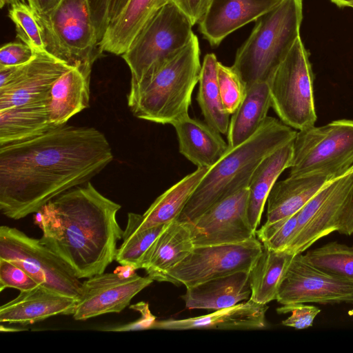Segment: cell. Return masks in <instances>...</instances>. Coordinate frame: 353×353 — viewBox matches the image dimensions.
<instances>
[{
    "instance_id": "1",
    "label": "cell",
    "mask_w": 353,
    "mask_h": 353,
    "mask_svg": "<svg viewBox=\"0 0 353 353\" xmlns=\"http://www.w3.org/2000/svg\"><path fill=\"white\" fill-rule=\"evenodd\" d=\"M113 159L101 131L68 125L0 145V210L19 220L82 184Z\"/></svg>"
},
{
    "instance_id": "2",
    "label": "cell",
    "mask_w": 353,
    "mask_h": 353,
    "mask_svg": "<svg viewBox=\"0 0 353 353\" xmlns=\"http://www.w3.org/2000/svg\"><path fill=\"white\" fill-rule=\"evenodd\" d=\"M121 206L88 181L56 196L36 212L40 241L79 279L105 272L122 239L117 214Z\"/></svg>"
},
{
    "instance_id": "3",
    "label": "cell",
    "mask_w": 353,
    "mask_h": 353,
    "mask_svg": "<svg viewBox=\"0 0 353 353\" xmlns=\"http://www.w3.org/2000/svg\"><path fill=\"white\" fill-rule=\"evenodd\" d=\"M297 131L267 117L256 132L239 145L228 148L210 168L176 220L190 223L214 203L245 188L263 159L293 141Z\"/></svg>"
},
{
    "instance_id": "4",
    "label": "cell",
    "mask_w": 353,
    "mask_h": 353,
    "mask_svg": "<svg viewBox=\"0 0 353 353\" xmlns=\"http://www.w3.org/2000/svg\"><path fill=\"white\" fill-rule=\"evenodd\" d=\"M201 64L199 40L194 34L177 54L137 83H130L128 105L140 119L172 124L188 116Z\"/></svg>"
},
{
    "instance_id": "5",
    "label": "cell",
    "mask_w": 353,
    "mask_h": 353,
    "mask_svg": "<svg viewBox=\"0 0 353 353\" xmlns=\"http://www.w3.org/2000/svg\"><path fill=\"white\" fill-rule=\"evenodd\" d=\"M302 20V0H281L255 21L232 65L247 89L255 83L268 81L300 37Z\"/></svg>"
},
{
    "instance_id": "6",
    "label": "cell",
    "mask_w": 353,
    "mask_h": 353,
    "mask_svg": "<svg viewBox=\"0 0 353 353\" xmlns=\"http://www.w3.org/2000/svg\"><path fill=\"white\" fill-rule=\"evenodd\" d=\"M353 167V120H334L299 130L289 176L319 174L333 181Z\"/></svg>"
},
{
    "instance_id": "7",
    "label": "cell",
    "mask_w": 353,
    "mask_h": 353,
    "mask_svg": "<svg viewBox=\"0 0 353 353\" xmlns=\"http://www.w3.org/2000/svg\"><path fill=\"white\" fill-rule=\"evenodd\" d=\"M37 14L48 52L90 79L92 65L102 52L86 1L62 0L48 14Z\"/></svg>"
},
{
    "instance_id": "8",
    "label": "cell",
    "mask_w": 353,
    "mask_h": 353,
    "mask_svg": "<svg viewBox=\"0 0 353 353\" xmlns=\"http://www.w3.org/2000/svg\"><path fill=\"white\" fill-rule=\"evenodd\" d=\"M192 26L173 2L164 5L121 55L130 70V83L139 82L180 52L194 34Z\"/></svg>"
},
{
    "instance_id": "9",
    "label": "cell",
    "mask_w": 353,
    "mask_h": 353,
    "mask_svg": "<svg viewBox=\"0 0 353 353\" xmlns=\"http://www.w3.org/2000/svg\"><path fill=\"white\" fill-rule=\"evenodd\" d=\"M268 83L271 107L283 123L298 130L314 125V74L300 37Z\"/></svg>"
},
{
    "instance_id": "10",
    "label": "cell",
    "mask_w": 353,
    "mask_h": 353,
    "mask_svg": "<svg viewBox=\"0 0 353 353\" xmlns=\"http://www.w3.org/2000/svg\"><path fill=\"white\" fill-rule=\"evenodd\" d=\"M0 259L12 262L39 285L79 299L82 283L71 268L40 239L7 225L0 227Z\"/></svg>"
},
{
    "instance_id": "11",
    "label": "cell",
    "mask_w": 353,
    "mask_h": 353,
    "mask_svg": "<svg viewBox=\"0 0 353 353\" xmlns=\"http://www.w3.org/2000/svg\"><path fill=\"white\" fill-rule=\"evenodd\" d=\"M262 250L256 236L238 243L195 246L168 270L166 282L189 288L236 272H250Z\"/></svg>"
},
{
    "instance_id": "12",
    "label": "cell",
    "mask_w": 353,
    "mask_h": 353,
    "mask_svg": "<svg viewBox=\"0 0 353 353\" xmlns=\"http://www.w3.org/2000/svg\"><path fill=\"white\" fill-rule=\"evenodd\" d=\"M353 189V170L323 187L299 212L294 237L285 251L302 253L319 239L338 231Z\"/></svg>"
},
{
    "instance_id": "13",
    "label": "cell",
    "mask_w": 353,
    "mask_h": 353,
    "mask_svg": "<svg viewBox=\"0 0 353 353\" xmlns=\"http://www.w3.org/2000/svg\"><path fill=\"white\" fill-rule=\"evenodd\" d=\"M276 301L282 304L346 303L353 304V282L314 267L301 253L294 254L279 287Z\"/></svg>"
},
{
    "instance_id": "14",
    "label": "cell",
    "mask_w": 353,
    "mask_h": 353,
    "mask_svg": "<svg viewBox=\"0 0 353 353\" xmlns=\"http://www.w3.org/2000/svg\"><path fill=\"white\" fill-rule=\"evenodd\" d=\"M72 67L48 52L29 63L0 68V110L50 101L54 82Z\"/></svg>"
},
{
    "instance_id": "15",
    "label": "cell",
    "mask_w": 353,
    "mask_h": 353,
    "mask_svg": "<svg viewBox=\"0 0 353 353\" xmlns=\"http://www.w3.org/2000/svg\"><path fill=\"white\" fill-rule=\"evenodd\" d=\"M248 188L219 201L190 223L195 246L238 243L254 236L248 216Z\"/></svg>"
},
{
    "instance_id": "16",
    "label": "cell",
    "mask_w": 353,
    "mask_h": 353,
    "mask_svg": "<svg viewBox=\"0 0 353 353\" xmlns=\"http://www.w3.org/2000/svg\"><path fill=\"white\" fill-rule=\"evenodd\" d=\"M153 281L150 276H141L135 272L129 275L96 274L83 282L72 315L75 320H85L107 313H119Z\"/></svg>"
},
{
    "instance_id": "17",
    "label": "cell",
    "mask_w": 353,
    "mask_h": 353,
    "mask_svg": "<svg viewBox=\"0 0 353 353\" xmlns=\"http://www.w3.org/2000/svg\"><path fill=\"white\" fill-rule=\"evenodd\" d=\"M281 0H210L199 22V31L212 46L276 6Z\"/></svg>"
},
{
    "instance_id": "18",
    "label": "cell",
    "mask_w": 353,
    "mask_h": 353,
    "mask_svg": "<svg viewBox=\"0 0 353 353\" xmlns=\"http://www.w3.org/2000/svg\"><path fill=\"white\" fill-rule=\"evenodd\" d=\"M268 306L248 299L243 303L216 310L209 314L185 319L156 321L152 329L184 330L190 329L256 330L266 327Z\"/></svg>"
},
{
    "instance_id": "19",
    "label": "cell",
    "mask_w": 353,
    "mask_h": 353,
    "mask_svg": "<svg viewBox=\"0 0 353 353\" xmlns=\"http://www.w3.org/2000/svg\"><path fill=\"white\" fill-rule=\"evenodd\" d=\"M78 299L55 292L41 285L20 292L0 307V322L29 324L58 314H72Z\"/></svg>"
},
{
    "instance_id": "20",
    "label": "cell",
    "mask_w": 353,
    "mask_h": 353,
    "mask_svg": "<svg viewBox=\"0 0 353 353\" xmlns=\"http://www.w3.org/2000/svg\"><path fill=\"white\" fill-rule=\"evenodd\" d=\"M194 247L188 223L174 220L146 251L141 268L154 281L166 282L168 270L186 257Z\"/></svg>"
},
{
    "instance_id": "21",
    "label": "cell",
    "mask_w": 353,
    "mask_h": 353,
    "mask_svg": "<svg viewBox=\"0 0 353 353\" xmlns=\"http://www.w3.org/2000/svg\"><path fill=\"white\" fill-rule=\"evenodd\" d=\"M209 168H198L156 199L142 215L129 212L125 230L141 232L176 220Z\"/></svg>"
},
{
    "instance_id": "22",
    "label": "cell",
    "mask_w": 353,
    "mask_h": 353,
    "mask_svg": "<svg viewBox=\"0 0 353 353\" xmlns=\"http://www.w3.org/2000/svg\"><path fill=\"white\" fill-rule=\"evenodd\" d=\"M248 271H239L186 288L181 296L188 309L221 310L249 299Z\"/></svg>"
},
{
    "instance_id": "23",
    "label": "cell",
    "mask_w": 353,
    "mask_h": 353,
    "mask_svg": "<svg viewBox=\"0 0 353 353\" xmlns=\"http://www.w3.org/2000/svg\"><path fill=\"white\" fill-rule=\"evenodd\" d=\"M172 125L177 135L179 152L197 168H211L229 148L220 132L189 115Z\"/></svg>"
},
{
    "instance_id": "24",
    "label": "cell",
    "mask_w": 353,
    "mask_h": 353,
    "mask_svg": "<svg viewBox=\"0 0 353 353\" xmlns=\"http://www.w3.org/2000/svg\"><path fill=\"white\" fill-rule=\"evenodd\" d=\"M170 0H128L111 21L99 43L101 51L122 55L154 15Z\"/></svg>"
},
{
    "instance_id": "25",
    "label": "cell",
    "mask_w": 353,
    "mask_h": 353,
    "mask_svg": "<svg viewBox=\"0 0 353 353\" xmlns=\"http://www.w3.org/2000/svg\"><path fill=\"white\" fill-rule=\"evenodd\" d=\"M332 181L319 174L292 177L276 182L267 199L268 225L299 212L323 187Z\"/></svg>"
},
{
    "instance_id": "26",
    "label": "cell",
    "mask_w": 353,
    "mask_h": 353,
    "mask_svg": "<svg viewBox=\"0 0 353 353\" xmlns=\"http://www.w3.org/2000/svg\"><path fill=\"white\" fill-rule=\"evenodd\" d=\"M293 141L263 159L250 178L248 187V216L250 224L255 232L261 222L265 204L273 185L280 174L291 165Z\"/></svg>"
},
{
    "instance_id": "27",
    "label": "cell",
    "mask_w": 353,
    "mask_h": 353,
    "mask_svg": "<svg viewBox=\"0 0 353 353\" xmlns=\"http://www.w3.org/2000/svg\"><path fill=\"white\" fill-rule=\"evenodd\" d=\"M90 81L78 68H72L54 82L49 111L55 127L65 125L71 117L89 106Z\"/></svg>"
},
{
    "instance_id": "28",
    "label": "cell",
    "mask_w": 353,
    "mask_h": 353,
    "mask_svg": "<svg viewBox=\"0 0 353 353\" xmlns=\"http://www.w3.org/2000/svg\"><path fill=\"white\" fill-rule=\"evenodd\" d=\"M54 128L49 101L0 110V145L28 139Z\"/></svg>"
},
{
    "instance_id": "29",
    "label": "cell",
    "mask_w": 353,
    "mask_h": 353,
    "mask_svg": "<svg viewBox=\"0 0 353 353\" xmlns=\"http://www.w3.org/2000/svg\"><path fill=\"white\" fill-rule=\"evenodd\" d=\"M270 107L268 82H257L250 86L230 120L227 133L229 147H235L252 136L268 117Z\"/></svg>"
},
{
    "instance_id": "30",
    "label": "cell",
    "mask_w": 353,
    "mask_h": 353,
    "mask_svg": "<svg viewBox=\"0 0 353 353\" xmlns=\"http://www.w3.org/2000/svg\"><path fill=\"white\" fill-rule=\"evenodd\" d=\"M294 255L285 250L275 251L263 245L262 252L249 272V299L260 304L276 300L281 279Z\"/></svg>"
},
{
    "instance_id": "31",
    "label": "cell",
    "mask_w": 353,
    "mask_h": 353,
    "mask_svg": "<svg viewBox=\"0 0 353 353\" xmlns=\"http://www.w3.org/2000/svg\"><path fill=\"white\" fill-rule=\"evenodd\" d=\"M219 61L214 53L205 55L201 65L196 100L205 122L211 128L227 134L230 115L223 108L217 81Z\"/></svg>"
},
{
    "instance_id": "32",
    "label": "cell",
    "mask_w": 353,
    "mask_h": 353,
    "mask_svg": "<svg viewBox=\"0 0 353 353\" xmlns=\"http://www.w3.org/2000/svg\"><path fill=\"white\" fill-rule=\"evenodd\" d=\"M304 257L310 264L320 270L353 282V245L329 242L309 250Z\"/></svg>"
},
{
    "instance_id": "33",
    "label": "cell",
    "mask_w": 353,
    "mask_h": 353,
    "mask_svg": "<svg viewBox=\"0 0 353 353\" xmlns=\"http://www.w3.org/2000/svg\"><path fill=\"white\" fill-rule=\"evenodd\" d=\"M8 16L15 26L17 37L36 52H48L43 26L37 13L23 2L11 5Z\"/></svg>"
},
{
    "instance_id": "34",
    "label": "cell",
    "mask_w": 353,
    "mask_h": 353,
    "mask_svg": "<svg viewBox=\"0 0 353 353\" xmlns=\"http://www.w3.org/2000/svg\"><path fill=\"white\" fill-rule=\"evenodd\" d=\"M166 224L154 226L141 232L124 230L123 242L117 249L115 261L124 267L141 269L142 259Z\"/></svg>"
},
{
    "instance_id": "35",
    "label": "cell",
    "mask_w": 353,
    "mask_h": 353,
    "mask_svg": "<svg viewBox=\"0 0 353 353\" xmlns=\"http://www.w3.org/2000/svg\"><path fill=\"white\" fill-rule=\"evenodd\" d=\"M217 81L223 108L229 114H232L246 95V85L232 66L220 62L217 65Z\"/></svg>"
},
{
    "instance_id": "36",
    "label": "cell",
    "mask_w": 353,
    "mask_h": 353,
    "mask_svg": "<svg viewBox=\"0 0 353 353\" xmlns=\"http://www.w3.org/2000/svg\"><path fill=\"white\" fill-rule=\"evenodd\" d=\"M298 213L268 225L264 224L256 231V236L267 248L275 251L285 250L294 236Z\"/></svg>"
},
{
    "instance_id": "37",
    "label": "cell",
    "mask_w": 353,
    "mask_h": 353,
    "mask_svg": "<svg viewBox=\"0 0 353 353\" xmlns=\"http://www.w3.org/2000/svg\"><path fill=\"white\" fill-rule=\"evenodd\" d=\"M39 284L12 262L0 259V291L15 288L20 292L32 290Z\"/></svg>"
},
{
    "instance_id": "38",
    "label": "cell",
    "mask_w": 353,
    "mask_h": 353,
    "mask_svg": "<svg viewBox=\"0 0 353 353\" xmlns=\"http://www.w3.org/2000/svg\"><path fill=\"white\" fill-rule=\"evenodd\" d=\"M276 312L279 314H292L282 321L284 326L303 330L312 326L314 320L321 310L312 305L294 303L283 305L276 309Z\"/></svg>"
},
{
    "instance_id": "39",
    "label": "cell",
    "mask_w": 353,
    "mask_h": 353,
    "mask_svg": "<svg viewBox=\"0 0 353 353\" xmlns=\"http://www.w3.org/2000/svg\"><path fill=\"white\" fill-rule=\"evenodd\" d=\"M36 54L34 50L25 43H6L0 49V68L26 64L35 57Z\"/></svg>"
},
{
    "instance_id": "40",
    "label": "cell",
    "mask_w": 353,
    "mask_h": 353,
    "mask_svg": "<svg viewBox=\"0 0 353 353\" xmlns=\"http://www.w3.org/2000/svg\"><path fill=\"white\" fill-rule=\"evenodd\" d=\"M100 43L110 23L112 0H85Z\"/></svg>"
},
{
    "instance_id": "41",
    "label": "cell",
    "mask_w": 353,
    "mask_h": 353,
    "mask_svg": "<svg viewBox=\"0 0 353 353\" xmlns=\"http://www.w3.org/2000/svg\"><path fill=\"white\" fill-rule=\"evenodd\" d=\"M190 19L192 25L198 23L205 12L210 0H170Z\"/></svg>"
},
{
    "instance_id": "42",
    "label": "cell",
    "mask_w": 353,
    "mask_h": 353,
    "mask_svg": "<svg viewBox=\"0 0 353 353\" xmlns=\"http://www.w3.org/2000/svg\"><path fill=\"white\" fill-rule=\"evenodd\" d=\"M337 232L345 235L353 234V189L349 202L342 214Z\"/></svg>"
},
{
    "instance_id": "43",
    "label": "cell",
    "mask_w": 353,
    "mask_h": 353,
    "mask_svg": "<svg viewBox=\"0 0 353 353\" xmlns=\"http://www.w3.org/2000/svg\"><path fill=\"white\" fill-rule=\"evenodd\" d=\"M28 4L38 14L47 15L50 13L62 0H27Z\"/></svg>"
},
{
    "instance_id": "44",
    "label": "cell",
    "mask_w": 353,
    "mask_h": 353,
    "mask_svg": "<svg viewBox=\"0 0 353 353\" xmlns=\"http://www.w3.org/2000/svg\"><path fill=\"white\" fill-rule=\"evenodd\" d=\"M127 1L128 0H112L110 12V22L117 17Z\"/></svg>"
},
{
    "instance_id": "45",
    "label": "cell",
    "mask_w": 353,
    "mask_h": 353,
    "mask_svg": "<svg viewBox=\"0 0 353 353\" xmlns=\"http://www.w3.org/2000/svg\"><path fill=\"white\" fill-rule=\"evenodd\" d=\"M339 7H350L353 3V0H330Z\"/></svg>"
},
{
    "instance_id": "46",
    "label": "cell",
    "mask_w": 353,
    "mask_h": 353,
    "mask_svg": "<svg viewBox=\"0 0 353 353\" xmlns=\"http://www.w3.org/2000/svg\"><path fill=\"white\" fill-rule=\"evenodd\" d=\"M18 2H25V0H0V7L2 8L6 4H14Z\"/></svg>"
},
{
    "instance_id": "47",
    "label": "cell",
    "mask_w": 353,
    "mask_h": 353,
    "mask_svg": "<svg viewBox=\"0 0 353 353\" xmlns=\"http://www.w3.org/2000/svg\"><path fill=\"white\" fill-rule=\"evenodd\" d=\"M350 7L353 8V3H352Z\"/></svg>"
},
{
    "instance_id": "48",
    "label": "cell",
    "mask_w": 353,
    "mask_h": 353,
    "mask_svg": "<svg viewBox=\"0 0 353 353\" xmlns=\"http://www.w3.org/2000/svg\"><path fill=\"white\" fill-rule=\"evenodd\" d=\"M353 170V167L352 168L351 170L350 171H352Z\"/></svg>"
}]
</instances>
